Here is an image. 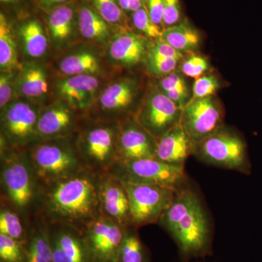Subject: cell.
<instances>
[{
    "mask_svg": "<svg viewBox=\"0 0 262 262\" xmlns=\"http://www.w3.org/2000/svg\"><path fill=\"white\" fill-rule=\"evenodd\" d=\"M51 185L46 206L53 218L75 225L89 224L99 215V182L89 174L81 171Z\"/></svg>",
    "mask_w": 262,
    "mask_h": 262,
    "instance_id": "1",
    "label": "cell"
},
{
    "mask_svg": "<svg viewBox=\"0 0 262 262\" xmlns=\"http://www.w3.org/2000/svg\"><path fill=\"white\" fill-rule=\"evenodd\" d=\"M193 154L209 165L251 173L246 142L237 133L225 127L196 144Z\"/></svg>",
    "mask_w": 262,
    "mask_h": 262,
    "instance_id": "2",
    "label": "cell"
},
{
    "mask_svg": "<svg viewBox=\"0 0 262 262\" xmlns=\"http://www.w3.org/2000/svg\"><path fill=\"white\" fill-rule=\"evenodd\" d=\"M30 163L36 175L50 184L82 171V164L75 151L68 144L59 141L36 146L31 152Z\"/></svg>",
    "mask_w": 262,
    "mask_h": 262,
    "instance_id": "3",
    "label": "cell"
},
{
    "mask_svg": "<svg viewBox=\"0 0 262 262\" xmlns=\"http://www.w3.org/2000/svg\"><path fill=\"white\" fill-rule=\"evenodd\" d=\"M115 177L125 183L153 184L180 189L186 181L184 166L169 165L155 159L118 162Z\"/></svg>",
    "mask_w": 262,
    "mask_h": 262,
    "instance_id": "4",
    "label": "cell"
},
{
    "mask_svg": "<svg viewBox=\"0 0 262 262\" xmlns=\"http://www.w3.org/2000/svg\"><path fill=\"white\" fill-rule=\"evenodd\" d=\"M184 258L204 256L211 247V226L201 200L170 232Z\"/></svg>",
    "mask_w": 262,
    "mask_h": 262,
    "instance_id": "5",
    "label": "cell"
},
{
    "mask_svg": "<svg viewBox=\"0 0 262 262\" xmlns=\"http://www.w3.org/2000/svg\"><path fill=\"white\" fill-rule=\"evenodd\" d=\"M124 184L130 202L131 220L136 225H147L160 220L178 190L153 184Z\"/></svg>",
    "mask_w": 262,
    "mask_h": 262,
    "instance_id": "6",
    "label": "cell"
},
{
    "mask_svg": "<svg viewBox=\"0 0 262 262\" xmlns=\"http://www.w3.org/2000/svg\"><path fill=\"white\" fill-rule=\"evenodd\" d=\"M126 231L105 215L86 225L83 238L89 262H115Z\"/></svg>",
    "mask_w": 262,
    "mask_h": 262,
    "instance_id": "7",
    "label": "cell"
},
{
    "mask_svg": "<svg viewBox=\"0 0 262 262\" xmlns=\"http://www.w3.org/2000/svg\"><path fill=\"white\" fill-rule=\"evenodd\" d=\"M224 113L214 96L192 99L182 110L181 125L194 145L223 126Z\"/></svg>",
    "mask_w": 262,
    "mask_h": 262,
    "instance_id": "8",
    "label": "cell"
},
{
    "mask_svg": "<svg viewBox=\"0 0 262 262\" xmlns=\"http://www.w3.org/2000/svg\"><path fill=\"white\" fill-rule=\"evenodd\" d=\"M182 110L161 90L148 95L136 120L143 128L160 139L174 127L181 125Z\"/></svg>",
    "mask_w": 262,
    "mask_h": 262,
    "instance_id": "9",
    "label": "cell"
},
{
    "mask_svg": "<svg viewBox=\"0 0 262 262\" xmlns=\"http://www.w3.org/2000/svg\"><path fill=\"white\" fill-rule=\"evenodd\" d=\"M20 157H8L2 167V181L14 206L20 209L27 208L34 194L32 165Z\"/></svg>",
    "mask_w": 262,
    "mask_h": 262,
    "instance_id": "10",
    "label": "cell"
},
{
    "mask_svg": "<svg viewBox=\"0 0 262 262\" xmlns=\"http://www.w3.org/2000/svg\"><path fill=\"white\" fill-rule=\"evenodd\" d=\"M118 135L110 127H95L86 133L82 139V156L91 167L110 168L118 161Z\"/></svg>",
    "mask_w": 262,
    "mask_h": 262,
    "instance_id": "11",
    "label": "cell"
},
{
    "mask_svg": "<svg viewBox=\"0 0 262 262\" xmlns=\"http://www.w3.org/2000/svg\"><path fill=\"white\" fill-rule=\"evenodd\" d=\"M37 112L29 103L16 101L3 108L2 125L5 135L15 145L28 142L37 135Z\"/></svg>",
    "mask_w": 262,
    "mask_h": 262,
    "instance_id": "12",
    "label": "cell"
},
{
    "mask_svg": "<svg viewBox=\"0 0 262 262\" xmlns=\"http://www.w3.org/2000/svg\"><path fill=\"white\" fill-rule=\"evenodd\" d=\"M99 198L103 215L121 227H127L131 220L130 202L125 184L115 175L99 181Z\"/></svg>",
    "mask_w": 262,
    "mask_h": 262,
    "instance_id": "13",
    "label": "cell"
},
{
    "mask_svg": "<svg viewBox=\"0 0 262 262\" xmlns=\"http://www.w3.org/2000/svg\"><path fill=\"white\" fill-rule=\"evenodd\" d=\"M158 139L143 128L136 120L127 122L118 134V162L152 159Z\"/></svg>",
    "mask_w": 262,
    "mask_h": 262,
    "instance_id": "14",
    "label": "cell"
},
{
    "mask_svg": "<svg viewBox=\"0 0 262 262\" xmlns=\"http://www.w3.org/2000/svg\"><path fill=\"white\" fill-rule=\"evenodd\" d=\"M194 142L182 125L174 127L157 143L155 159L169 165L184 166L194 151Z\"/></svg>",
    "mask_w": 262,
    "mask_h": 262,
    "instance_id": "15",
    "label": "cell"
},
{
    "mask_svg": "<svg viewBox=\"0 0 262 262\" xmlns=\"http://www.w3.org/2000/svg\"><path fill=\"white\" fill-rule=\"evenodd\" d=\"M99 82L92 75L70 76L57 84V92L74 110H84L94 102Z\"/></svg>",
    "mask_w": 262,
    "mask_h": 262,
    "instance_id": "16",
    "label": "cell"
},
{
    "mask_svg": "<svg viewBox=\"0 0 262 262\" xmlns=\"http://www.w3.org/2000/svg\"><path fill=\"white\" fill-rule=\"evenodd\" d=\"M72 110L63 101L44 110L38 117L37 135L44 139H56L67 134L75 120Z\"/></svg>",
    "mask_w": 262,
    "mask_h": 262,
    "instance_id": "17",
    "label": "cell"
},
{
    "mask_svg": "<svg viewBox=\"0 0 262 262\" xmlns=\"http://www.w3.org/2000/svg\"><path fill=\"white\" fill-rule=\"evenodd\" d=\"M51 237L53 262H89L83 237L70 229H60Z\"/></svg>",
    "mask_w": 262,
    "mask_h": 262,
    "instance_id": "18",
    "label": "cell"
},
{
    "mask_svg": "<svg viewBox=\"0 0 262 262\" xmlns=\"http://www.w3.org/2000/svg\"><path fill=\"white\" fill-rule=\"evenodd\" d=\"M108 53L117 63L133 67L138 64L145 55V40L134 33H122L112 42Z\"/></svg>",
    "mask_w": 262,
    "mask_h": 262,
    "instance_id": "19",
    "label": "cell"
},
{
    "mask_svg": "<svg viewBox=\"0 0 262 262\" xmlns=\"http://www.w3.org/2000/svg\"><path fill=\"white\" fill-rule=\"evenodd\" d=\"M137 93L136 80L125 79L108 86L100 96V103L107 111H122L132 104Z\"/></svg>",
    "mask_w": 262,
    "mask_h": 262,
    "instance_id": "20",
    "label": "cell"
},
{
    "mask_svg": "<svg viewBox=\"0 0 262 262\" xmlns=\"http://www.w3.org/2000/svg\"><path fill=\"white\" fill-rule=\"evenodd\" d=\"M15 87L20 94L27 97H41L48 92L47 72L42 66L27 63L21 67Z\"/></svg>",
    "mask_w": 262,
    "mask_h": 262,
    "instance_id": "21",
    "label": "cell"
},
{
    "mask_svg": "<svg viewBox=\"0 0 262 262\" xmlns=\"http://www.w3.org/2000/svg\"><path fill=\"white\" fill-rule=\"evenodd\" d=\"M160 38L181 53L196 49L201 42L199 33L187 20H184L164 29Z\"/></svg>",
    "mask_w": 262,
    "mask_h": 262,
    "instance_id": "22",
    "label": "cell"
},
{
    "mask_svg": "<svg viewBox=\"0 0 262 262\" xmlns=\"http://www.w3.org/2000/svg\"><path fill=\"white\" fill-rule=\"evenodd\" d=\"M79 29L86 39L106 42L110 35L108 24L94 8L82 5L78 15Z\"/></svg>",
    "mask_w": 262,
    "mask_h": 262,
    "instance_id": "23",
    "label": "cell"
},
{
    "mask_svg": "<svg viewBox=\"0 0 262 262\" xmlns=\"http://www.w3.org/2000/svg\"><path fill=\"white\" fill-rule=\"evenodd\" d=\"M24 53L32 58H39L46 53L48 39L42 26L37 20H29L19 28Z\"/></svg>",
    "mask_w": 262,
    "mask_h": 262,
    "instance_id": "24",
    "label": "cell"
},
{
    "mask_svg": "<svg viewBox=\"0 0 262 262\" xmlns=\"http://www.w3.org/2000/svg\"><path fill=\"white\" fill-rule=\"evenodd\" d=\"M74 10L70 6H58L48 16V24L52 41L61 46L70 39L73 29Z\"/></svg>",
    "mask_w": 262,
    "mask_h": 262,
    "instance_id": "25",
    "label": "cell"
},
{
    "mask_svg": "<svg viewBox=\"0 0 262 262\" xmlns=\"http://www.w3.org/2000/svg\"><path fill=\"white\" fill-rule=\"evenodd\" d=\"M59 68L69 76L91 75L99 72L100 64L94 53L80 51L65 57L60 63Z\"/></svg>",
    "mask_w": 262,
    "mask_h": 262,
    "instance_id": "26",
    "label": "cell"
},
{
    "mask_svg": "<svg viewBox=\"0 0 262 262\" xmlns=\"http://www.w3.org/2000/svg\"><path fill=\"white\" fill-rule=\"evenodd\" d=\"M0 67L2 72L20 67L14 36L5 15H0Z\"/></svg>",
    "mask_w": 262,
    "mask_h": 262,
    "instance_id": "27",
    "label": "cell"
},
{
    "mask_svg": "<svg viewBox=\"0 0 262 262\" xmlns=\"http://www.w3.org/2000/svg\"><path fill=\"white\" fill-rule=\"evenodd\" d=\"M26 262H53L49 234L43 230L33 234L27 247Z\"/></svg>",
    "mask_w": 262,
    "mask_h": 262,
    "instance_id": "28",
    "label": "cell"
},
{
    "mask_svg": "<svg viewBox=\"0 0 262 262\" xmlns=\"http://www.w3.org/2000/svg\"><path fill=\"white\" fill-rule=\"evenodd\" d=\"M115 262H149L140 239L134 232H126Z\"/></svg>",
    "mask_w": 262,
    "mask_h": 262,
    "instance_id": "29",
    "label": "cell"
},
{
    "mask_svg": "<svg viewBox=\"0 0 262 262\" xmlns=\"http://www.w3.org/2000/svg\"><path fill=\"white\" fill-rule=\"evenodd\" d=\"M25 244L0 234V262H26Z\"/></svg>",
    "mask_w": 262,
    "mask_h": 262,
    "instance_id": "30",
    "label": "cell"
},
{
    "mask_svg": "<svg viewBox=\"0 0 262 262\" xmlns=\"http://www.w3.org/2000/svg\"><path fill=\"white\" fill-rule=\"evenodd\" d=\"M0 234L25 244V233L20 218L9 209H2L0 213Z\"/></svg>",
    "mask_w": 262,
    "mask_h": 262,
    "instance_id": "31",
    "label": "cell"
},
{
    "mask_svg": "<svg viewBox=\"0 0 262 262\" xmlns=\"http://www.w3.org/2000/svg\"><path fill=\"white\" fill-rule=\"evenodd\" d=\"M94 9L108 24L121 23L124 18V10L117 0H91Z\"/></svg>",
    "mask_w": 262,
    "mask_h": 262,
    "instance_id": "32",
    "label": "cell"
},
{
    "mask_svg": "<svg viewBox=\"0 0 262 262\" xmlns=\"http://www.w3.org/2000/svg\"><path fill=\"white\" fill-rule=\"evenodd\" d=\"M133 23L138 30L144 33L147 37L160 38L163 31L150 18L145 4L140 9L133 13Z\"/></svg>",
    "mask_w": 262,
    "mask_h": 262,
    "instance_id": "33",
    "label": "cell"
},
{
    "mask_svg": "<svg viewBox=\"0 0 262 262\" xmlns=\"http://www.w3.org/2000/svg\"><path fill=\"white\" fill-rule=\"evenodd\" d=\"M219 89L220 84L214 76H201L196 79L193 84L192 99L213 96Z\"/></svg>",
    "mask_w": 262,
    "mask_h": 262,
    "instance_id": "34",
    "label": "cell"
},
{
    "mask_svg": "<svg viewBox=\"0 0 262 262\" xmlns=\"http://www.w3.org/2000/svg\"><path fill=\"white\" fill-rule=\"evenodd\" d=\"M180 60L165 58L149 53L147 57L148 70L156 75H168L177 69Z\"/></svg>",
    "mask_w": 262,
    "mask_h": 262,
    "instance_id": "35",
    "label": "cell"
},
{
    "mask_svg": "<svg viewBox=\"0 0 262 262\" xmlns=\"http://www.w3.org/2000/svg\"><path fill=\"white\" fill-rule=\"evenodd\" d=\"M209 69V63L206 58L194 55L188 58L182 65V72L184 75L198 79Z\"/></svg>",
    "mask_w": 262,
    "mask_h": 262,
    "instance_id": "36",
    "label": "cell"
},
{
    "mask_svg": "<svg viewBox=\"0 0 262 262\" xmlns=\"http://www.w3.org/2000/svg\"><path fill=\"white\" fill-rule=\"evenodd\" d=\"M16 83L13 71L2 72L0 75V107L2 110L8 105L13 94V90Z\"/></svg>",
    "mask_w": 262,
    "mask_h": 262,
    "instance_id": "37",
    "label": "cell"
},
{
    "mask_svg": "<svg viewBox=\"0 0 262 262\" xmlns=\"http://www.w3.org/2000/svg\"><path fill=\"white\" fill-rule=\"evenodd\" d=\"M160 87L162 91H178L184 94H189L185 79L180 72L175 71L163 77L160 81Z\"/></svg>",
    "mask_w": 262,
    "mask_h": 262,
    "instance_id": "38",
    "label": "cell"
},
{
    "mask_svg": "<svg viewBox=\"0 0 262 262\" xmlns=\"http://www.w3.org/2000/svg\"><path fill=\"white\" fill-rule=\"evenodd\" d=\"M182 21V7L180 0H165L163 25L165 29Z\"/></svg>",
    "mask_w": 262,
    "mask_h": 262,
    "instance_id": "39",
    "label": "cell"
},
{
    "mask_svg": "<svg viewBox=\"0 0 262 262\" xmlns=\"http://www.w3.org/2000/svg\"><path fill=\"white\" fill-rule=\"evenodd\" d=\"M158 42L155 43V46L151 48L149 53L155 56L161 57L165 58H176L181 60L182 58V53L177 51L175 48L172 47L168 42L164 41L162 38H159Z\"/></svg>",
    "mask_w": 262,
    "mask_h": 262,
    "instance_id": "40",
    "label": "cell"
},
{
    "mask_svg": "<svg viewBox=\"0 0 262 262\" xmlns=\"http://www.w3.org/2000/svg\"><path fill=\"white\" fill-rule=\"evenodd\" d=\"M146 9L150 18L156 25H163L165 0H146Z\"/></svg>",
    "mask_w": 262,
    "mask_h": 262,
    "instance_id": "41",
    "label": "cell"
},
{
    "mask_svg": "<svg viewBox=\"0 0 262 262\" xmlns=\"http://www.w3.org/2000/svg\"><path fill=\"white\" fill-rule=\"evenodd\" d=\"M144 0H130V7H129V11L136 12V10L140 9L144 6Z\"/></svg>",
    "mask_w": 262,
    "mask_h": 262,
    "instance_id": "42",
    "label": "cell"
},
{
    "mask_svg": "<svg viewBox=\"0 0 262 262\" xmlns=\"http://www.w3.org/2000/svg\"><path fill=\"white\" fill-rule=\"evenodd\" d=\"M41 4L46 8H51V7L56 6L66 3L67 0H39Z\"/></svg>",
    "mask_w": 262,
    "mask_h": 262,
    "instance_id": "43",
    "label": "cell"
},
{
    "mask_svg": "<svg viewBox=\"0 0 262 262\" xmlns=\"http://www.w3.org/2000/svg\"><path fill=\"white\" fill-rule=\"evenodd\" d=\"M118 4L120 8L124 11H129V7H130V0H117Z\"/></svg>",
    "mask_w": 262,
    "mask_h": 262,
    "instance_id": "44",
    "label": "cell"
},
{
    "mask_svg": "<svg viewBox=\"0 0 262 262\" xmlns=\"http://www.w3.org/2000/svg\"><path fill=\"white\" fill-rule=\"evenodd\" d=\"M0 1H1L2 3H12V2H14L15 0H0Z\"/></svg>",
    "mask_w": 262,
    "mask_h": 262,
    "instance_id": "45",
    "label": "cell"
}]
</instances>
